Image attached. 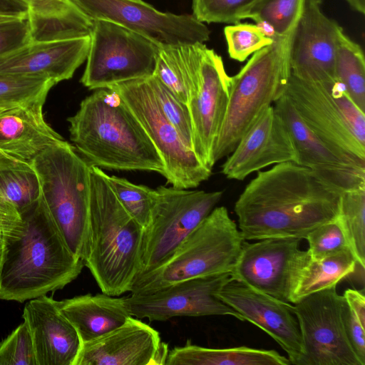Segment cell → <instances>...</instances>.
I'll return each mask as SVG.
<instances>
[{"label":"cell","mask_w":365,"mask_h":365,"mask_svg":"<svg viewBox=\"0 0 365 365\" xmlns=\"http://www.w3.org/2000/svg\"><path fill=\"white\" fill-rule=\"evenodd\" d=\"M262 0H192V16L204 23L237 24Z\"/></svg>","instance_id":"e575fe53"},{"label":"cell","mask_w":365,"mask_h":365,"mask_svg":"<svg viewBox=\"0 0 365 365\" xmlns=\"http://www.w3.org/2000/svg\"><path fill=\"white\" fill-rule=\"evenodd\" d=\"M148 79L165 116L176 128L185 144L192 149V123L187 105L154 76Z\"/></svg>","instance_id":"8d00e7d4"},{"label":"cell","mask_w":365,"mask_h":365,"mask_svg":"<svg viewBox=\"0 0 365 365\" xmlns=\"http://www.w3.org/2000/svg\"><path fill=\"white\" fill-rule=\"evenodd\" d=\"M294 32L254 53L231 77L227 110L213 150L215 163L229 155L262 113L285 94Z\"/></svg>","instance_id":"5b68a950"},{"label":"cell","mask_w":365,"mask_h":365,"mask_svg":"<svg viewBox=\"0 0 365 365\" xmlns=\"http://www.w3.org/2000/svg\"><path fill=\"white\" fill-rule=\"evenodd\" d=\"M90 34L50 41H31L0 56V74L42 76L56 84L70 79L86 60Z\"/></svg>","instance_id":"7402d4cb"},{"label":"cell","mask_w":365,"mask_h":365,"mask_svg":"<svg viewBox=\"0 0 365 365\" xmlns=\"http://www.w3.org/2000/svg\"><path fill=\"white\" fill-rule=\"evenodd\" d=\"M1 225H0V235H1Z\"/></svg>","instance_id":"c3c4849f"},{"label":"cell","mask_w":365,"mask_h":365,"mask_svg":"<svg viewBox=\"0 0 365 365\" xmlns=\"http://www.w3.org/2000/svg\"><path fill=\"white\" fill-rule=\"evenodd\" d=\"M335 76L354 103L365 113V60L361 46L339 26L336 35Z\"/></svg>","instance_id":"f546056e"},{"label":"cell","mask_w":365,"mask_h":365,"mask_svg":"<svg viewBox=\"0 0 365 365\" xmlns=\"http://www.w3.org/2000/svg\"><path fill=\"white\" fill-rule=\"evenodd\" d=\"M144 228L120 204L101 168L91 165L90 213L82 261L101 292H130L141 270Z\"/></svg>","instance_id":"277c9868"},{"label":"cell","mask_w":365,"mask_h":365,"mask_svg":"<svg viewBox=\"0 0 365 365\" xmlns=\"http://www.w3.org/2000/svg\"><path fill=\"white\" fill-rule=\"evenodd\" d=\"M0 160H2V159H0Z\"/></svg>","instance_id":"681fc988"},{"label":"cell","mask_w":365,"mask_h":365,"mask_svg":"<svg viewBox=\"0 0 365 365\" xmlns=\"http://www.w3.org/2000/svg\"><path fill=\"white\" fill-rule=\"evenodd\" d=\"M23 19H24V18H23ZM17 19H21L16 18V17H13V16L0 15V24L4 23V22L12 21H15Z\"/></svg>","instance_id":"bcb514c9"},{"label":"cell","mask_w":365,"mask_h":365,"mask_svg":"<svg viewBox=\"0 0 365 365\" xmlns=\"http://www.w3.org/2000/svg\"><path fill=\"white\" fill-rule=\"evenodd\" d=\"M224 34L230 57L240 62L274 42L264 36L256 24H233L225 27Z\"/></svg>","instance_id":"d590c367"},{"label":"cell","mask_w":365,"mask_h":365,"mask_svg":"<svg viewBox=\"0 0 365 365\" xmlns=\"http://www.w3.org/2000/svg\"><path fill=\"white\" fill-rule=\"evenodd\" d=\"M289 359L274 350L247 346L207 348L189 340L169 350L165 365H288Z\"/></svg>","instance_id":"83f0119b"},{"label":"cell","mask_w":365,"mask_h":365,"mask_svg":"<svg viewBox=\"0 0 365 365\" xmlns=\"http://www.w3.org/2000/svg\"><path fill=\"white\" fill-rule=\"evenodd\" d=\"M286 123L297 153V163L314 172L341 193L365 186V164L338 152L314 133L284 94L274 103Z\"/></svg>","instance_id":"ac0fdd59"},{"label":"cell","mask_w":365,"mask_h":365,"mask_svg":"<svg viewBox=\"0 0 365 365\" xmlns=\"http://www.w3.org/2000/svg\"><path fill=\"white\" fill-rule=\"evenodd\" d=\"M343 299L334 286L294 304L303 344L299 365H362L344 330Z\"/></svg>","instance_id":"4fadbf2b"},{"label":"cell","mask_w":365,"mask_h":365,"mask_svg":"<svg viewBox=\"0 0 365 365\" xmlns=\"http://www.w3.org/2000/svg\"><path fill=\"white\" fill-rule=\"evenodd\" d=\"M54 85L46 77L0 74V110L46 98Z\"/></svg>","instance_id":"1f68e13d"},{"label":"cell","mask_w":365,"mask_h":365,"mask_svg":"<svg viewBox=\"0 0 365 365\" xmlns=\"http://www.w3.org/2000/svg\"><path fill=\"white\" fill-rule=\"evenodd\" d=\"M107 88L119 95L143 126L163 162L164 177L169 184L191 189L210 178L212 170L200 162L165 116L148 78Z\"/></svg>","instance_id":"9c48e42d"},{"label":"cell","mask_w":365,"mask_h":365,"mask_svg":"<svg viewBox=\"0 0 365 365\" xmlns=\"http://www.w3.org/2000/svg\"><path fill=\"white\" fill-rule=\"evenodd\" d=\"M355 11L364 14L365 12V0H346Z\"/></svg>","instance_id":"f6af8a7d"},{"label":"cell","mask_w":365,"mask_h":365,"mask_svg":"<svg viewBox=\"0 0 365 365\" xmlns=\"http://www.w3.org/2000/svg\"><path fill=\"white\" fill-rule=\"evenodd\" d=\"M168 351L157 330L130 316L115 329L82 344L74 365H165Z\"/></svg>","instance_id":"44dd1931"},{"label":"cell","mask_w":365,"mask_h":365,"mask_svg":"<svg viewBox=\"0 0 365 365\" xmlns=\"http://www.w3.org/2000/svg\"><path fill=\"white\" fill-rule=\"evenodd\" d=\"M40 197L39 180L31 164L0 160L1 230L19 220Z\"/></svg>","instance_id":"4316f807"},{"label":"cell","mask_w":365,"mask_h":365,"mask_svg":"<svg viewBox=\"0 0 365 365\" xmlns=\"http://www.w3.org/2000/svg\"><path fill=\"white\" fill-rule=\"evenodd\" d=\"M2 250H3V241L1 237V234L0 235V264L1 261V257H2Z\"/></svg>","instance_id":"7dc6e473"},{"label":"cell","mask_w":365,"mask_h":365,"mask_svg":"<svg viewBox=\"0 0 365 365\" xmlns=\"http://www.w3.org/2000/svg\"><path fill=\"white\" fill-rule=\"evenodd\" d=\"M29 6L31 19H54L73 16L83 11L69 0H22Z\"/></svg>","instance_id":"ab89813d"},{"label":"cell","mask_w":365,"mask_h":365,"mask_svg":"<svg viewBox=\"0 0 365 365\" xmlns=\"http://www.w3.org/2000/svg\"><path fill=\"white\" fill-rule=\"evenodd\" d=\"M0 365H37L31 334L25 321L0 342Z\"/></svg>","instance_id":"74e56055"},{"label":"cell","mask_w":365,"mask_h":365,"mask_svg":"<svg viewBox=\"0 0 365 365\" xmlns=\"http://www.w3.org/2000/svg\"><path fill=\"white\" fill-rule=\"evenodd\" d=\"M92 19L118 24L160 48L204 43L207 26L191 14L162 12L142 0H69Z\"/></svg>","instance_id":"7c38bea8"},{"label":"cell","mask_w":365,"mask_h":365,"mask_svg":"<svg viewBox=\"0 0 365 365\" xmlns=\"http://www.w3.org/2000/svg\"><path fill=\"white\" fill-rule=\"evenodd\" d=\"M46 207L73 255L82 259L89 222L91 165L62 140L31 163Z\"/></svg>","instance_id":"52a82bcc"},{"label":"cell","mask_w":365,"mask_h":365,"mask_svg":"<svg viewBox=\"0 0 365 365\" xmlns=\"http://www.w3.org/2000/svg\"><path fill=\"white\" fill-rule=\"evenodd\" d=\"M29 6L22 0H0V15L16 18H26Z\"/></svg>","instance_id":"ee69618b"},{"label":"cell","mask_w":365,"mask_h":365,"mask_svg":"<svg viewBox=\"0 0 365 365\" xmlns=\"http://www.w3.org/2000/svg\"><path fill=\"white\" fill-rule=\"evenodd\" d=\"M338 221L358 264L365 267V186L341 192Z\"/></svg>","instance_id":"4dcf8cb0"},{"label":"cell","mask_w":365,"mask_h":365,"mask_svg":"<svg viewBox=\"0 0 365 365\" xmlns=\"http://www.w3.org/2000/svg\"><path fill=\"white\" fill-rule=\"evenodd\" d=\"M1 234L0 299L24 302L63 289L84 267L66 245L41 196Z\"/></svg>","instance_id":"7a4b0ae2"},{"label":"cell","mask_w":365,"mask_h":365,"mask_svg":"<svg viewBox=\"0 0 365 365\" xmlns=\"http://www.w3.org/2000/svg\"><path fill=\"white\" fill-rule=\"evenodd\" d=\"M46 99L0 110V159L31 164L46 148L63 140L45 120Z\"/></svg>","instance_id":"cb8c5ba5"},{"label":"cell","mask_w":365,"mask_h":365,"mask_svg":"<svg viewBox=\"0 0 365 365\" xmlns=\"http://www.w3.org/2000/svg\"><path fill=\"white\" fill-rule=\"evenodd\" d=\"M71 140L92 166L165 176L163 162L143 126L114 91L98 88L67 119Z\"/></svg>","instance_id":"3957f363"},{"label":"cell","mask_w":365,"mask_h":365,"mask_svg":"<svg viewBox=\"0 0 365 365\" xmlns=\"http://www.w3.org/2000/svg\"><path fill=\"white\" fill-rule=\"evenodd\" d=\"M305 0H262L245 16L255 22L269 24L278 36L293 32L302 14Z\"/></svg>","instance_id":"836d02e7"},{"label":"cell","mask_w":365,"mask_h":365,"mask_svg":"<svg viewBox=\"0 0 365 365\" xmlns=\"http://www.w3.org/2000/svg\"><path fill=\"white\" fill-rule=\"evenodd\" d=\"M233 280L230 273L175 283L148 294H130L124 301L132 317L162 322L175 317L229 315L243 318L221 301L216 293Z\"/></svg>","instance_id":"9a60e30c"},{"label":"cell","mask_w":365,"mask_h":365,"mask_svg":"<svg viewBox=\"0 0 365 365\" xmlns=\"http://www.w3.org/2000/svg\"><path fill=\"white\" fill-rule=\"evenodd\" d=\"M341 192L312 170L292 162L259 171L234 206L244 240L305 239L314 228L334 220Z\"/></svg>","instance_id":"6da1fadb"},{"label":"cell","mask_w":365,"mask_h":365,"mask_svg":"<svg viewBox=\"0 0 365 365\" xmlns=\"http://www.w3.org/2000/svg\"><path fill=\"white\" fill-rule=\"evenodd\" d=\"M227 156L222 173L227 178L237 180L271 165L297 163L291 134L274 106L262 113Z\"/></svg>","instance_id":"d6986e66"},{"label":"cell","mask_w":365,"mask_h":365,"mask_svg":"<svg viewBox=\"0 0 365 365\" xmlns=\"http://www.w3.org/2000/svg\"><path fill=\"white\" fill-rule=\"evenodd\" d=\"M244 241L227 208L216 207L168 259L140 274L130 292L148 294L182 281L230 273Z\"/></svg>","instance_id":"8992f818"},{"label":"cell","mask_w":365,"mask_h":365,"mask_svg":"<svg viewBox=\"0 0 365 365\" xmlns=\"http://www.w3.org/2000/svg\"><path fill=\"white\" fill-rule=\"evenodd\" d=\"M31 41L29 18L0 24V56Z\"/></svg>","instance_id":"60d3db41"},{"label":"cell","mask_w":365,"mask_h":365,"mask_svg":"<svg viewBox=\"0 0 365 365\" xmlns=\"http://www.w3.org/2000/svg\"><path fill=\"white\" fill-rule=\"evenodd\" d=\"M199 90L187 106L190 115L192 148L200 162L212 170L214 147L227 110L231 76L222 58L213 49L205 48L200 64Z\"/></svg>","instance_id":"2e32d148"},{"label":"cell","mask_w":365,"mask_h":365,"mask_svg":"<svg viewBox=\"0 0 365 365\" xmlns=\"http://www.w3.org/2000/svg\"><path fill=\"white\" fill-rule=\"evenodd\" d=\"M23 318L31 334L37 365H74L82 341L57 301L46 295L30 299Z\"/></svg>","instance_id":"603a6c76"},{"label":"cell","mask_w":365,"mask_h":365,"mask_svg":"<svg viewBox=\"0 0 365 365\" xmlns=\"http://www.w3.org/2000/svg\"><path fill=\"white\" fill-rule=\"evenodd\" d=\"M297 113L321 140L365 164V113L337 79L315 81L291 74L285 93Z\"/></svg>","instance_id":"ba28073f"},{"label":"cell","mask_w":365,"mask_h":365,"mask_svg":"<svg viewBox=\"0 0 365 365\" xmlns=\"http://www.w3.org/2000/svg\"><path fill=\"white\" fill-rule=\"evenodd\" d=\"M106 178L125 210L145 228L150 219L157 190L146 185L134 184L124 178L106 173Z\"/></svg>","instance_id":"d6a6232c"},{"label":"cell","mask_w":365,"mask_h":365,"mask_svg":"<svg viewBox=\"0 0 365 365\" xmlns=\"http://www.w3.org/2000/svg\"><path fill=\"white\" fill-rule=\"evenodd\" d=\"M205 47L199 43L158 51L153 76L187 105L200 86V64Z\"/></svg>","instance_id":"484cf974"},{"label":"cell","mask_w":365,"mask_h":365,"mask_svg":"<svg viewBox=\"0 0 365 365\" xmlns=\"http://www.w3.org/2000/svg\"><path fill=\"white\" fill-rule=\"evenodd\" d=\"M81 83L90 90L153 75L160 47L115 22L93 19Z\"/></svg>","instance_id":"30bf717a"},{"label":"cell","mask_w":365,"mask_h":365,"mask_svg":"<svg viewBox=\"0 0 365 365\" xmlns=\"http://www.w3.org/2000/svg\"><path fill=\"white\" fill-rule=\"evenodd\" d=\"M301 239L276 237L244 241L230 272L233 280L290 303L294 278L309 255Z\"/></svg>","instance_id":"5bb4252c"},{"label":"cell","mask_w":365,"mask_h":365,"mask_svg":"<svg viewBox=\"0 0 365 365\" xmlns=\"http://www.w3.org/2000/svg\"><path fill=\"white\" fill-rule=\"evenodd\" d=\"M216 296L239 314L274 339L288 355L291 364L299 365L303 354L300 329L294 305L232 280Z\"/></svg>","instance_id":"e0dca14e"},{"label":"cell","mask_w":365,"mask_h":365,"mask_svg":"<svg viewBox=\"0 0 365 365\" xmlns=\"http://www.w3.org/2000/svg\"><path fill=\"white\" fill-rule=\"evenodd\" d=\"M305 240L309 243L307 252L314 260L349 248L337 218L314 228Z\"/></svg>","instance_id":"f35d334b"},{"label":"cell","mask_w":365,"mask_h":365,"mask_svg":"<svg viewBox=\"0 0 365 365\" xmlns=\"http://www.w3.org/2000/svg\"><path fill=\"white\" fill-rule=\"evenodd\" d=\"M341 318L349 342L361 364L365 365V327L351 311L344 297Z\"/></svg>","instance_id":"b9f144b4"},{"label":"cell","mask_w":365,"mask_h":365,"mask_svg":"<svg viewBox=\"0 0 365 365\" xmlns=\"http://www.w3.org/2000/svg\"><path fill=\"white\" fill-rule=\"evenodd\" d=\"M339 25L322 11L321 0H305L290 48L292 75L307 81L335 76L336 35Z\"/></svg>","instance_id":"ffe728a7"},{"label":"cell","mask_w":365,"mask_h":365,"mask_svg":"<svg viewBox=\"0 0 365 365\" xmlns=\"http://www.w3.org/2000/svg\"><path fill=\"white\" fill-rule=\"evenodd\" d=\"M357 261L349 248L314 260L310 255L296 274L290 303L328 289L355 272Z\"/></svg>","instance_id":"f1b7e54d"},{"label":"cell","mask_w":365,"mask_h":365,"mask_svg":"<svg viewBox=\"0 0 365 365\" xmlns=\"http://www.w3.org/2000/svg\"><path fill=\"white\" fill-rule=\"evenodd\" d=\"M347 304L358 319L361 324L365 327V296L364 289H347L343 294Z\"/></svg>","instance_id":"7bdbcfd3"},{"label":"cell","mask_w":365,"mask_h":365,"mask_svg":"<svg viewBox=\"0 0 365 365\" xmlns=\"http://www.w3.org/2000/svg\"><path fill=\"white\" fill-rule=\"evenodd\" d=\"M156 190L150 219L143 230L140 274L168 259L215 207L223 194L173 186H159Z\"/></svg>","instance_id":"8fae6325"},{"label":"cell","mask_w":365,"mask_h":365,"mask_svg":"<svg viewBox=\"0 0 365 365\" xmlns=\"http://www.w3.org/2000/svg\"><path fill=\"white\" fill-rule=\"evenodd\" d=\"M61 312L76 329L82 344L91 341L122 325L130 314L124 297L103 292L57 301Z\"/></svg>","instance_id":"d4e9b609"}]
</instances>
